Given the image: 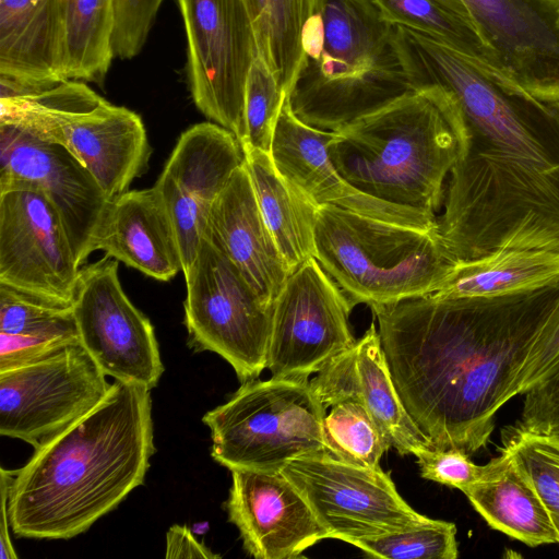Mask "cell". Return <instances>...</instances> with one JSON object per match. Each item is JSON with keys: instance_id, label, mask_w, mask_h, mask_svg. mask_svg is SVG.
I'll return each instance as SVG.
<instances>
[{"instance_id": "1", "label": "cell", "mask_w": 559, "mask_h": 559, "mask_svg": "<svg viewBox=\"0 0 559 559\" xmlns=\"http://www.w3.org/2000/svg\"><path fill=\"white\" fill-rule=\"evenodd\" d=\"M413 88L453 97L464 148L445 186L438 233L456 264L507 251L559 253V100L527 93L489 63L395 25Z\"/></svg>"}, {"instance_id": "2", "label": "cell", "mask_w": 559, "mask_h": 559, "mask_svg": "<svg viewBox=\"0 0 559 559\" xmlns=\"http://www.w3.org/2000/svg\"><path fill=\"white\" fill-rule=\"evenodd\" d=\"M396 391L438 449L485 448L497 412L559 310V278L495 296L370 305Z\"/></svg>"}, {"instance_id": "3", "label": "cell", "mask_w": 559, "mask_h": 559, "mask_svg": "<svg viewBox=\"0 0 559 559\" xmlns=\"http://www.w3.org/2000/svg\"><path fill=\"white\" fill-rule=\"evenodd\" d=\"M154 452L151 390L116 380L94 409L15 469L12 532L36 539L84 533L144 483Z\"/></svg>"}, {"instance_id": "4", "label": "cell", "mask_w": 559, "mask_h": 559, "mask_svg": "<svg viewBox=\"0 0 559 559\" xmlns=\"http://www.w3.org/2000/svg\"><path fill=\"white\" fill-rule=\"evenodd\" d=\"M457 106L442 86H421L348 123L328 147L360 192L438 218L447 177L464 148Z\"/></svg>"}, {"instance_id": "5", "label": "cell", "mask_w": 559, "mask_h": 559, "mask_svg": "<svg viewBox=\"0 0 559 559\" xmlns=\"http://www.w3.org/2000/svg\"><path fill=\"white\" fill-rule=\"evenodd\" d=\"M414 90L394 25L374 0H320L302 33V60L287 94L295 116L337 132Z\"/></svg>"}, {"instance_id": "6", "label": "cell", "mask_w": 559, "mask_h": 559, "mask_svg": "<svg viewBox=\"0 0 559 559\" xmlns=\"http://www.w3.org/2000/svg\"><path fill=\"white\" fill-rule=\"evenodd\" d=\"M314 258L350 302L389 304L428 295L456 265L438 229L320 205Z\"/></svg>"}, {"instance_id": "7", "label": "cell", "mask_w": 559, "mask_h": 559, "mask_svg": "<svg viewBox=\"0 0 559 559\" xmlns=\"http://www.w3.org/2000/svg\"><path fill=\"white\" fill-rule=\"evenodd\" d=\"M0 123L64 147L92 174L108 199L129 190L148 167L151 146L142 118L75 80L31 94L0 97Z\"/></svg>"}, {"instance_id": "8", "label": "cell", "mask_w": 559, "mask_h": 559, "mask_svg": "<svg viewBox=\"0 0 559 559\" xmlns=\"http://www.w3.org/2000/svg\"><path fill=\"white\" fill-rule=\"evenodd\" d=\"M310 379H251L202 421L211 431V455L229 471H281L289 461L326 452V409Z\"/></svg>"}, {"instance_id": "9", "label": "cell", "mask_w": 559, "mask_h": 559, "mask_svg": "<svg viewBox=\"0 0 559 559\" xmlns=\"http://www.w3.org/2000/svg\"><path fill=\"white\" fill-rule=\"evenodd\" d=\"M188 345L224 358L240 382L266 368L272 306L264 304L238 269L202 238L183 274Z\"/></svg>"}, {"instance_id": "10", "label": "cell", "mask_w": 559, "mask_h": 559, "mask_svg": "<svg viewBox=\"0 0 559 559\" xmlns=\"http://www.w3.org/2000/svg\"><path fill=\"white\" fill-rule=\"evenodd\" d=\"M187 35L192 99L212 122L245 135V88L258 53L245 0H177Z\"/></svg>"}, {"instance_id": "11", "label": "cell", "mask_w": 559, "mask_h": 559, "mask_svg": "<svg viewBox=\"0 0 559 559\" xmlns=\"http://www.w3.org/2000/svg\"><path fill=\"white\" fill-rule=\"evenodd\" d=\"M106 377L81 343L0 371V433L37 449L105 399Z\"/></svg>"}, {"instance_id": "12", "label": "cell", "mask_w": 559, "mask_h": 559, "mask_svg": "<svg viewBox=\"0 0 559 559\" xmlns=\"http://www.w3.org/2000/svg\"><path fill=\"white\" fill-rule=\"evenodd\" d=\"M297 487L329 538L345 543L426 524L382 468L340 461L328 452L289 461L281 469Z\"/></svg>"}, {"instance_id": "13", "label": "cell", "mask_w": 559, "mask_h": 559, "mask_svg": "<svg viewBox=\"0 0 559 559\" xmlns=\"http://www.w3.org/2000/svg\"><path fill=\"white\" fill-rule=\"evenodd\" d=\"M354 307L314 257L293 271L272 307L266 361L272 377L310 379L352 348Z\"/></svg>"}, {"instance_id": "14", "label": "cell", "mask_w": 559, "mask_h": 559, "mask_svg": "<svg viewBox=\"0 0 559 559\" xmlns=\"http://www.w3.org/2000/svg\"><path fill=\"white\" fill-rule=\"evenodd\" d=\"M80 270L48 195L32 183H0V284L72 306Z\"/></svg>"}, {"instance_id": "15", "label": "cell", "mask_w": 559, "mask_h": 559, "mask_svg": "<svg viewBox=\"0 0 559 559\" xmlns=\"http://www.w3.org/2000/svg\"><path fill=\"white\" fill-rule=\"evenodd\" d=\"M81 267L72 310L80 342L106 376L152 390L164 372L154 328L127 297L118 260Z\"/></svg>"}, {"instance_id": "16", "label": "cell", "mask_w": 559, "mask_h": 559, "mask_svg": "<svg viewBox=\"0 0 559 559\" xmlns=\"http://www.w3.org/2000/svg\"><path fill=\"white\" fill-rule=\"evenodd\" d=\"M243 163L238 139L217 123L200 122L180 134L154 187L176 228L183 274L195 259L213 203Z\"/></svg>"}, {"instance_id": "17", "label": "cell", "mask_w": 559, "mask_h": 559, "mask_svg": "<svg viewBox=\"0 0 559 559\" xmlns=\"http://www.w3.org/2000/svg\"><path fill=\"white\" fill-rule=\"evenodd\" d=\"M27 182L55 204L80 265L93 242L110 199L92 174L64 147L10 123H0V183Z\"/></svg>"}, {"instance_id": "18", "label": "cell", "mask_w": 559, "mask_h": 559, "mask_svg": "<svg viewBox=\"0 0 559 559\" xmlns=\"http://www.w3.org/2000/svg\"><path fill=\"white\" fill-rule=\"evenodd\" d=\"M496 69L544 100H559V1L462 0Z\"/></svg>"}, {"instance_id": "19", "label": "cell", "mask_w": 559, "mask_h": 559, "mask_svg": "<svg viewBox=\"0 0 559 559\" xmlns=\"http://www.w3.org/2000/svg\"><path fill=\"white\" fill-rule=\"evenodd\" d=\"M225 509L245 550L257 559H292L329 538L282 471L233 469Z\"/></svg>"}, {"instance_id": "20", "label": "cell", "mask_w": 559, "mask_h": 559, "mask_svg": "<svg viewBox=\"0 0 559 559\" xmlns=\"http://www.w3.org/2000/svg\"><path fill=\"white\" fill-rule=\"evenodd\" d=\"M335 132L312 128L299 120L286 95L271 144L278 171L318 205H335L379 219L438 229L437 218L365 194L348 183L330 159L328 147Z\"/></svg>"}, {"instance_id": "21", "label": "cell", "mask_w": 559, "mask_h": 559, "mask_svg": "<svg viewBox=\"0 0 559 559\" xmlns=\"http://www.w3.org/2000/svg\"><path fill=\"white\" fill-rule=\"evenodd\" d=\"M203 238L238 269L264 304L273 305L290 271L260 212L245 163L213 203Z\"/></svg>"}, {"instance_id": "22", "label": "cell", "mask_w": 559, "mask_h": 559, "mask_svg": "<svg viewBox=\"0 0 559 559\" xmlns=\"http://www.w3.org/2000/svg\"><path fill=\"white\" fill-rule=\"evenodd\" d=\"M95 250L162 282L182 271L177 231L155 187L127 190L109 200L94 238Z\"/></svg>"}, {"instance_id": "23", "label": "cell", "mask_w": 559, "mask_h": 559, "mask_svg": "<svg viewBox=\"0 0 559 559\" xmlns=\"http://www.w3.org/2000/svg\"><path fill=\"white\" fill-rule=\"evenodd\" d=\"M0 76L36 88L67 81L59 0H0Z\"/></svg>"}, {"instance_id": "24", "label": "cell", "mask_w": 559, "mask_h": 559, "mask_svg": "<svg viewBox=\"0 0 559 559\" xmlns=\"http://www.w3.org/2000/svg\"><path fill=\"white\" fill-rule=\"evenodd\" d=\"M485 475L464 488L472 507L486 523L530 547L558 544V534L535 487L511 455L487 463Z\"/></svg>"}, {"instance_id": "25", "label": "cell", "mask_w": 559, "mask_h": 559, "mask_svg": "<svg viewBox=\"0 0 559 559\" xmlns=\"http://www.w3.org/2000/svg\"><path fill=\"white\" fill-rule=\"evenodd\" d=\"M79 343L72 306L0 284V371L28 365Z\"/></svg>"}, {"instance_id": "26", "label": "cell", "mask_w": 559, "mask_h": 559, "mask_svg": "<svg viewBox=\"0 0 559 559\" xmlns=\"http://www.w3.org/2000/svg\"><path fill=\"white\" fill-rule=\"evenodd\" d=\"M242 151L260 212L292 273L314 257L320 205L278 171L270 153Z\"/></svg>"}, {"instance_id": "27", "label": "cell", "mask_w": 559, "mask_h": 559, "mask_svg": "<svg viewBox=\"0 0 559 559\" xmlns=\"http://www.w3.org/2000/svg\"><path fill=\"white\" fill-rule=\"evenodd\" d=\"M557 278L559 253L507 251L456 264L430 295L437 298L495 296L537 287Z\"/></svg>"}, {"instance_id": "28", "label": "cell", "mask_w": 559, "mask_h": 559, "mask_svg": "<svg viewBox=\"0 0 559 559\" xmlns=\"http://www.w3.org/2000/svg\"><path fill=\"white\" fill-rule=\"evenodd\" d=\"M356 354L364 403L389 445L401 455L415 456L432 448L396 391L373 322L357 340Z\"/></svg>"}, {"instance_id": "29", "label": "cell", "mask_w": 559, "mask_h": 559, "mask_svg": "<svg viewBox=\"0 0 559 559\" xmlns=\"http://www.w3.org/2000/svg\"><path fill=\"white\" fill-rule=\"evenodd\" d=\"M67 80L100 83L115 58L116 0H59Z\"/></svg>"}, {"instance_id": "30", "label": "cell", "mask_w": 559, "mask_h": 559, "mask_svg": "<svg viewBox=\"0 0 559 559\" xmlns=\"http://www.w3.org/2000/svg\"><path fill=\"white\" fill-rule=\"evenodd\" d=\"M320 0H245L258 48L288 94L302 60V33Z\"/></svg>"}, {"instance_id": "31", "label": "cell", "mask_w": 559, "mask_h": 559, "mask_svg": "<svg viewBox=\"0 0 559 559\" xmlns=\"http://www.w3.org/2000/svg\"><path fill=\"white\" fill-rule=\"evenodd\" d=\"M391 24L429 34L445 45L480 59L496 69L493 50L487 46L474 22L438 0H374Z\"/></svg>"}, {"instance_id": "32", "label": "cell", "mask_w": 559, "mask_h": 559, "mask_svg": "<svg viewBox=\"0 0 559 559\" xmlns=\"http://www.w3.org/2000/svg\"><path fill=\"white\" fill-rule=\"evenodd\" d=\"M329 408L322 420L326 452L353 465L380 468V460L391 447L365 403L348 400Z\"/></svg>"}, {"instance_id": "33", "label": "cell", "mask_w": 559, "mask_h": 559, "mask_svg": "<svg viewBox=\"0 0 559 559\" xmlns=\"http://www.w3.org/2000/svg\"><path fill=\"white\" fill-rule=\"evenodd\" d=\"M525 472L544 503L559 544V436L519 423L502 431V447Z\"/></svg>"}, {"instance_id": "34", "label": "cell", "mask_w": 559, "mask_h": 559, "mask_svg": "<svg viewBox=\"0 0 559 559\" xmlns=\"http://www.w3.org/2000/svg\"><path fill=\"white\" fill-rule=\"evenodd\" d=\"M452 522L431 519L408 530L364 537L349 544L370 557L388 559H456L459 545Z\"/></svg>"}, {"instance_id": "35", "label": "cell", "mask_w": 559, "mask_h": 559, "mask_svg": "<svg viewBox=\"0 0 559 559\" xmlns=\"http://www.w3.org/2000/svg\"><path fill=\"white\" fill-rule=\"evenodd\" d=\"M287 93L257 53L245 88V135L242 150L257 148L270 153L275 124Z\"/></svg>"}, {"instance_id": "36", "label": "cell", "mask_w": 559, "mask_h": 559, "mask_svg": "<svg viewBox=\"0 0 559 559\" xmlns=\"http://www.w3.org/2000/svg\"><path fill=\"white\" fill-rule=\"evenodd\" d=\"M163 0H116L115 57L131 59L142 50Z\"/></svg>"}, {"instance_id": "37", "label": "cell", "mask_w": 559, "mask_h": 559, "mask_svg": "<svg viewBox=\"0 0 559 559\" xmlns=\"http://www.w3.org/2000/svg\"><path fill=\"white\" fill-rule=\"evenodd\" d=\"M309 384L325 409L343 401L364 402L357 369L356 344L331 359L309 380Z\"/></svg>"}, {"instance_id": "38", "label": "cell", "mask_w": 559, "mask_h": 559, "mask_svg": "<svg viewBox=\"0 0 559 559\" xmlns=\"http://www.w3.org/2000/svg\"><path fill=\"white\" fill-rule=\"evenodd\" d=\"M420 476L425 479L463 490L479 480L487 464L477 465L469 455L457 449L428 448L417 455Z\"/></svg>"}, {"instance_id": "39", "label": "cell", "mask_w": 559, "mask_h": 559, "mask_svg": "<svg viewBox=\"0 0 559 559\" xmlns=\"http://www.w3.org/2000/svg\"><path fill=\"white\" fill-rule=\"evenodd\" d=\"M557 364H559V310L532 346L509 391V400L526 393Z\"/></svg>"}, {"instance_id": "40", "label": "cell", "mask_w": 559, "mask_h": 559, "mask_svg": "<svg viewBox=\"0 0 559 559\" xmlns=\"http://www.w3.org/2000/svg\"><path fill=\"white\" fill-rule=\"evenodd\" d=\"M524 395L520 425L542 430L559 423V364Z\"/></svg>"}, {"instance_id": "41", "label": "cell", "mask_w": 559, "mask_h": 559, "mask_svg": "<svg viewBox=\"0 0 559 559\" xmlns=\"http://www.w3.org/2000/svg\"><path fill=\"white\" fill-rule=\"evenodd\" d=\"M166 558L215 559L219 555L212 552L199 542L186 525H173L166 534Z\"/></svg>"}, {"instance_id": "42", "label": "cell", "mask_w": 559, "mask_h": 559, "mask_svg": "<svg viewBox=\"0 0 559 559\" xmlns=\"http://www.w3.org/2000/svg\"><path fill=\"white\" fill-rule=\"evenodd\" d=\"M15 475V471H9L4 467L0 469V497H1V521H0V558L16 559L19 556L11 542L9 533V498L10 488Z\"/></svg>"}, {"instance_id": "43", "label": "cell", "mask_w": 559, "mask_h": 559, "mask_svg": "<svg viewBox=\"0 0 559 559\" xmlns=\"http://www.w3.org/2000/svg\"><path fill=\"white\" fill-rule=\"evenodd\" d=\"M438 1L443 3L444 5H447L448 8L459 12L460 14L471 19V15L462 0H438Z\"/></svg>"}, {"instance_id": "44", "label": "cell", "mask_w": 559, "mask_h": 559, "mask_svg": "<svg viewBox=\"0 0 559 559\" xmlns=\"http://www.w3.org/2000/svg\"><path fill=\"white\" fill-rule=\"evenodd\" d=\"M542 430L549 431V432H552V433L559 436V423L555 424L552 426H549V427H547L545 429H542Z\"/></svg>"}, {"instance_id": "45", "label": "cell", "mask_w": 559, "mask_h": 559, "mask_svg": "<svg viewBox=\"0 0 559 559\" xmlns=\"http://www.w3.org/2000/svg\"><path fill=\"white\" fill-rule=\"evenodd\" d=\"M559 1V0H558Z\"/></svg>"}]
</instances>
